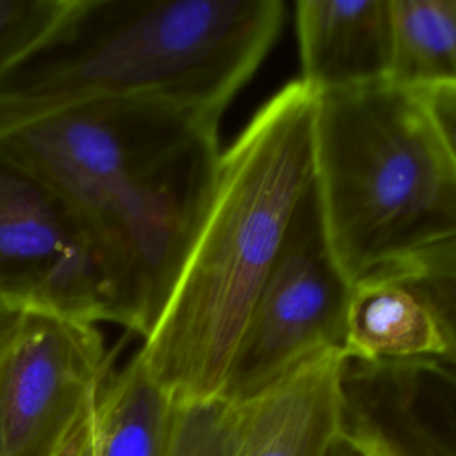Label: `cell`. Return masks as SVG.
Here are the masks:
<instances>
[{"label": "cell", "instance_id": "6", "mask_svg": "<svg viewBox=\"0 0 456 456\" xmlns=\"http://www.w3.org/2000/svg\"><path fill=\"white\" fill-rule=\"evenodd\" d=\"M351 290L353 283L331 251L312 182L258 294L219 395L248 403L314 354L344 349Z\"/></svg>", "mask_w": 456, "mask_h": 456}, {"label": "cell", "instance_id": "20", "mask_svg": "<svg viewBox=\"0 0 456 456\" xmlns=\"http://www.w3.org/2000/svg\"><path fill=\"white\" fill-rule=\"evenodd\" d=\"M358 449V447H356ZM363 456H383V454H379V452H376V451H367V449H358Z\"/></svg>", "mask_w": 456, "mask_h": 456}, {"label": "cell", "instance_id": "5", "mask_svg": "<svg viewBox=\"0 0 456 456\" xmlns=\"http://www.w3.org/2000/svg\"><path fill=\"white\" fill-rule=\"evenodd\" d=\"M109 374L94 322L20 310L0 331V456H86Z\"/></svg>", "mask_w": 456, "mask_h": 456}, {"label": "cell", "instance_id": "2", "mask_svg": "<svg viewBox=\"0 0 456 456\" xmlns=\"http://www.w3.org/2000/svg\"><path fill=\"white\" fill-rule=\"evenodd\" d=\"M317 96L301 78L289 82L221 153L207 216L137 353L175 401L223 390L294 212L314 182Z\"/></svg>", "mask_w": 456, "mask_h": 456}, {"label": "cell", "instance_id": "11", "mask_svg": "<svg viewBox=\"0 0 456 456\" xmlns=\"http://www.w3.org/2000/svg\"><path fill=\"white\" fill-rule=\"evenodd\" d=\"M344 353L363 362L442 360L445 340L426 301L397 278L381 273L353 285Z\"/></svg>", "mask_w": 456, "mask_h": 456}, {"label": "cell", "instance_id": "16", "mask_svg": "<svg viewBox=\"0 0 456 456\" xmlns=\"http://www.w3.org/2000/svg\"><path fill=\"white\" fill-rule=\"evenodd\" d=\"M69 0H0V75L61 20Z\"/></svg>", "mask_w": 456, "mask_h": 456}, {"label": "cell", "instance_id": "19", "mask_svg": "<svg viewBox=\"0 0 456 456\" xmlns=\"http://www.w3.org/2000/svg\"><path fill=\"white\" fill-rule=\"evenodd\" d=\"M330 456H360L356 451H353V449H349V447H338V449H335Z\"/></svg>", "mask_w": 456, "mask_h": 456}, {"label": "cell", "instance_id": "7", "mask_svg": "<svg viewBox=\"0 0 456 456\" xmlns=\"http://www.w3.org/2000/svg\"><path fill=\"white\" fill-rule=\"evenodd\" d=\"M0 301L14 310L107 321L105 283L80 223L2 148Z\"/></svg>", "mask_w": 456, "mask_h": 456}, {"label": "cell", "instance_id": "13", "mask_svg": "<svg viewBox=\"0 0 456 456\" xmlns=\"http://www.w3.org/2000/svg\"><path fill=\"white\" fill-rule=\"evenodd\" d=\"M390 82L415 89L456 87V0H392Z\"/></svg>", "mask_w": 456, "mask_h": 456}, {"label": "cell", "instance_id": "17", "mask_svg": "<svg viewBox=\"0 0 456 456\" xmlns=\"http://www.w3.org/2000/svg\"><path fill=\"white\" fill-rule=\"evenodd\" d=\"M419 93L456 166V87H438Z\"/></svg>", "mask_w": 456, "mask_h": 456}, {"label": "cell", "instance_id": "3", "mask_svg": "<svg viewBox=\"0 0 456 456\" xmlns=\"http://www.w3.org/2000/svg\"><path fill=\"white\" fill-rule=\"evenodd\" d=\"M283 18L281 0H69L0 75V134L112 98H157L221 118Z\"/></svg>", "mask_w": 456, "mask_h": 456}, {"label": "cell", "instance_id": "12", "mask_svg": "<svg viewBox=\"0 0 456 456\" xmlns=\"http://www.w3.org/2000/svg\"><path fill=\"white\" fill-rule=\"evenodd\" d=\"M173 411L175 399L135 353L103 383L93 417L91 456H166Z\"/></svg>", "mask_w": 456, "mask_h": 456}, {"label": "cell", "instance_id": "10", "mask_svg": "<svg viewBox=\"0 0 456 456\" xmlns=\"http://www.w3.org/2000/svg\"><path fill=\"white\" fill-rule=\"evenodd\" d=\"M294 12L301 80L317 94L390 82L392 0H301Z\"/></svg>", "mask_w": 456, "mask_h": 456}, {"label": "cell", "instance_id": "1", "mask_svg": "<svg viewBox=\"0 0 456 456\" xmlns=\"http://www.w3.org/2000/svg\"><path fill=\"white\" fill-rule=\"evenodd\" d=\"M219 116L157 100L77 103L0 134L80 223L107 292V321L155 330L210 207Z\"/></svg>", "mask_w": 456, "mask_h": 456}, {"label": "cell", "instance_id": "14", "mask_svg": "<svg viewBox=\"0 0 456 456\" xmlns=\"http://www.w3.org/2000/svg\"><path fill=\"white\" fill-rule=\"evenodd\" d=\"M244 404L221 395L175 401L166 456H240Z\"/></svg>", "mask_w": 456, "mask_h": 456}, {"label": "cell", "instance_id": "8", "mask_svg": "<svg viewBox=\"0 0 456 456\" xmlns=\"http://www.w3.org/2000/svg\"><path fill=\"white\" fill-rule=\"evenodd\" d=\"M342 436L383 456H456V370L438 358L342 367Z\"/></svg>", "mask_w": 456, "mask_h": 456}, {"label": "cell", "instance_id": "15", "mask_svg": "<svg viewBox=\"0 0 456 456\" xmlns=\"http://www.w3.org/2000/svg\"><path fill=\"white\" fill-rule=\"evenodd\" d=\"M383 274L397 278L426 301L445 340L442 360L456 370V244L419 255Z\"/></svg>", "mask_w": 456, "mask_h": 456}, {"label": "cell", "instance_id": "4", "mask_svg": "<svg viewBox=\"0 0 456 456\" xmlns=\"http://www.w3.org/2000/svg\"><path fill=\"white\" fill-rule=\"evenodd\" d=\"M314 182L353 285L456 244V166L415 89L381 82L321 93Z\"/></svg>", "mask_w": 456, "mask_h": 456}, {"label": "cell", "instance_id": "9", "mask_svg": "<svg viewBox=\"0 0 456 456\" xmlns=\"http://www.w3.org/2000/svg\"><path fill=\"white\" fill-rule=\"evenodd\" d=\"M346 353L326 349L244 404L240 456H330L342 436Z\"/></svg>", "mask_w": 456, "mask_h": 456}, {"label": "cell", "instance_id": "18", "mask_svg": "<svg viewBox=\"0 0 456 456\" xmlns=\"http://www.w3.org/2000/svg\"><path fill=\"white\" fill-rule=\"evenodd\" d=\"M18 312H20V310H14V308H11V306H7V305H4V303L0 301V331L16 317Z\"/></svg>", "mask_w": 456, "mask_h": 456}]
</instances>
